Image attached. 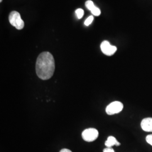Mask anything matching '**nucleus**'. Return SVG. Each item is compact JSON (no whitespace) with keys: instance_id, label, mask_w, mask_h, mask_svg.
<instances>
[{"instance_id":"5","label":"nucleus","mask_w":152,"mask_h":152,"mask_svg":"<svg viewBox=\"0 0 152 152\" xmlns=\"http://www.w3.org/2000/svg\"><path fill=\"white\" fill-rule=\"evenodd\" d=\"M100 48L104 54L107 56L113 55L117 50V47L111 45L107 41H104L101 44Z\"/></svg>"},{"instance_id":"3","label":"nucleus","mask_w":152,"mask_h":152,"mask_svg":"<svg viewBox=\"0 0 152 152\" xmlns=\"http://www.w3.org/2000/svg\"><path fill=\"white\" fill-rule=\"evenodd\" d=\"M99 136L98 131L93 128L87 129L83 131L82 133V137L85 141L92 142L95 141Z\"/></svg>"},{"instance_id":"15","label":"nucleus","mask_w":152,"mask_h":152,"mask_svg":"<svg viewBox=\"0 0 152 152\" xmlns=\"http://www.w3.org/2000/svg\"><path fill=\"white\" fill-rule=\"evenodd\" d=\"M2 1V0H0V2H1Z\"/></svg>"},{"instance_id":"13","label":"nucleus","mask_w":152,"mask_h":152,"mask_svg":"<svg viewBox=\"0 0 152 152\" xmlns=\"http://www.w3.org/2000/svg\"><path fill=\"white\" fill-rule=\"evenodd\" d=\"M103 152H115L114 149L112 148H108L107 147L103 150Z\"/></svg>"},{"instance_id":"12","label":"nucleus","mask_w":152,"mask_h":152,"mask_svg":"<svg viewBox=\"0 0 152 152\" xmlns=\"http://www.w3.org/2000/svg\"><path fill=\"white\" fill-rule=\"evenodd\" d=\"M146 141L149 144L152 146V134L149 135L146 137Z\"/></svg>"},{"instance_id":"6","label":"nucleus","mask_w":152,"mask_h":152,"mask_svg":"<svg viewBox=\"0 0 152 152\" xmlns=\"http://www.w3.org/2000/svg\"><path fill=\"white\" fill-rule=\"evenodd\" d=\"M141 129L146 132H152V118H145L141 122Z\"/></svg>"},{"instance_id":"11","label":"nucleus","mask_w":152,"mask_h":152,"mask_svg":"<svg viewBox=\"0 0 152 152\" xmlns=\"http://www.w3.org/2000/svg\"><path fill=\"white\" fill-rule=\"evenodd\" d=\"M94 20V17L93 16H90L88 18L86 19V20L85 22V25L86 26H88L89 25H90L91 24L92 21Z\"/></svg>"},{"instance_id":"2","label":"nucleus","mask_w":152,"mask_h":152,"mask_svg":"<svg viewBox=\"0 0 152 152\" xmlns=\"http://www.w3.org/2000/svg\"><path fill=\"white\" fill-rule=\"evenodd\" d=\"M9 20L11 25L16 28L17 29L20 30L24 28V23L18 12L15 11L11 12L9 16Z\"/></svg>"},{"instance_id":"4","label":"nucleus","mask_w":152,"mask_h":152,"mask_svg":"<svg viewBox=\"0 0 152 152\" xmlns=\"http://www.w3.org/2000/svg\"><path fill=\"white\" fill-rule=\"evenodd\" d=\"M124 108V105L120 102L115 101L109 104L107 107L105 111L108 115H113L121 112Z\"/></svg>"},{"instance_id":"10","label":"nucleus","mask_w":152,"mask_h":152,"mask_svg":"<svg viewBox=\"0 0 152 152\" xmlns=\"http://www.w3.org/2000/svg\"><path fill=\"white\" fill-rule=\"evenodd\" d=\"M76 14L78 19H81L84 15V11L82 9H78L76 10Z\"/></svg>"},{"instance_id":"14","label":"nucleus","mask_w":152,"mask_h":152,"mask_svg":"<svg viewBox=\"0 0 152 152\" xmlns=\"http://www.w3.org/2000/svg\"><path fill=\"white\" fill-rule=\"evenodd\" d=\"M60 152H72L69 149H63L60 151Z\"/></svg>"},{"instance_id":"1","label":"nucleus","mask_w":152,"mask_h":152,"mask_svg":"<svg viewBox=\"0 0 152 152\" xmlns=\"http://www.w3.org/2000/svg\"><path fill=\"white\" fill-rule=\"evenodd\" d=\"M55 68V60L53 55L49 52H44L39 55L36 61V71L40 79H50L54 75Z\"/></svg>"},{"instance_id":"8","label":"nucleus","mask_w":152,"mask_h":152,"mask_svg":"<svg viewBox=\"0 0 152 152\" xmlns=\"http://www.w3.org/2000/svg\"><path fill=\"white\" fill-rule=\"evenodd\" d=\"M85 6L86 7H87V9H88L89 10L91 11L92 9L94 8V7L95 6V5L94 4V2H92V1L91 0H88L85 3Z\"/></svg>"},{"instance_id":"7","label":"nucleus","mask_w":152,"mask_h":152,"mask_svg":"<svg viewBox=\"0 0 152 152\" xmlns=\"http://www.w3.org/2000/svg\"><path fill=\"white\" fill-rule=\"evenodd\" d=\"M105 146L108 148H112L114 145L119 146L121 145L120 142L117 140V139L112 136H109L107 140V141L105 142Z\"/></svg>"},{"instance_id":"9","label":"nucleus","mask_w":152,"mask_h":152,"mask_svg":"<svg viewBox=\"0 0 152 152\" xmlns=\"http://www.w3.org/2000/svg\"><path fill=\"white\" fill-rule=\"evenodd\" d=\"M91 13L95 16H99L101 14L100 10L96 6L94 7V8L91 11Z\"/></svg>"}]
</instances>
